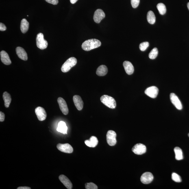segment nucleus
I'll return each mask as SVG.
<instances>
[{"label":"nucleus","mask_w":189,"mask_h":189,"mask_svg":"<svg viewBox=\"0 0 189 189\" xmlns=\"http://www.w3.org/2000/svg\"><path fill=\"white\" fill-rule=\"evenodd\" d=\"M158 51L157 48H154L149 54V57L151 59H154L158 55Z\"/></svg>","instance_id":"obj_27"},{"label":"nucleus","mask_w":189,"mask_h":189,"mask_svg":"<svg viewBox=\"0 0 189 189\" xmlns=\"http://www.w3.org/2000/svg\"><path fill=\"white\" fill-rule=\"evenodd\" d=\"M1 62L4 64L9 65L11 64L10 57L6 52L2 51L1 52Z\"/></svg>","instance_id":"obj_18"},{"label":"nucleus","mask_w":189,"mask_h":189,"mask_svg":"<svg viewBox=\"0 0 189 189\" xmlns=\"http://www.w3.org/2000/svg\"><path fill=\"white\" fill-rule=\"evenodd\" d=\"M77 59L75 57H70L62 65L61 68L62 71L64 73L67 72L77 64Z\"/></svg>","instance_id":"obj_3"},{"label":"nucleus","mask_w":189,"mask_h":189,"mask_svg":"<svg viewBox=\"0 0 189 189\" xmlns=\"http://www.w3.org/2000/svg\"><path fill=\"white\" fill-rule=\"evenodd\" d=\"M70 3L72 4H74L78 0H70Z\"/></svg>","instance_id":"obj_36"},{"label":"nucleus","mask_w":189,"mask_h":189,"mask_svg":"<svg viewBox=\"0 0 189 189\" xmlns=\"http://www.w3.org/2000/svg\"><path fill=\"white\" fill-rule=\"evenodd\" d=\"M67 126L64 122L60 121L59 122L57 129V130L58 132L62 133L63 134H66L67 133Z\"/></svg>","instance_id":"obj_20"},{"label":"nucleus","mask_w":189,"mask_h":189,"mask_svg":"<svg viewBox=\"0 0 189 189\" xmlns=\"http://www.w3.org/2000/svg\"><path fill=\"white\" fill-rule=\"evenodd\" d=\"M59 179L64 186L68 189H71L73 188V185L68 178L64 175L59 176Z\"/></svg>","instance_id":"obj_15"},{"label":"nucleus","mask_w":189,"mask_h":189,"mask_svg":"<svg viewBox=\"0 0 189 189\" xmlns=\"http://www.w3.org/2000/svg\"><path fill=\"white\" fill-rule=\"evenodd\" d=\"M188 136H189V133H188Z\"/></svg>","instance_id":"obj_38"},{"label":"nucleus","mask_w":189,"mask_h":189,"mask_svg":"<svg viewBox=\"0 0 189 189\" xmlns=\"http://www.w3.org/2000/svg\"><path fill=\"white\" fill-rule=\"evenodd\" d=\"M104 12L100 9H98L94 13L93 19L95 23L99 24L105 17Z\"/></svg>","instance_id":"obj_11"},{"label":"nucleus","mask_w":189,"mask_h":189,"mask_svg":"<svg viewBox=\"0 0 189 189\" xmlns=\"http://www.w3.org/2000/svg\"><path fill=\"white\" fill-rule=\"evenodd\" d=\"M36 44L37 47L41 49H46L48 46L47 41L44 39V35L42 33H39L37 35Z\"/></svg>","instance_id":"obj_4"},{"label":"nucleus","mask_w":189,"mask_h":189,"mask_svg":"<svg viewBox=\"0 0 189 189\" xmlns=\"http://www.w3.org/2000/svg\"><path fill=\"white\" fill-rule=\"evenodd\" d=\"M174 152L175 153V158L176 160H180L183 159V152L180 148L178 147H175L174 149Z\"/></svg>","instance_id":"obj_24"},{"label":"nucleus","mask_w":189,"mask_h":189,"mask_svg":"<svg viewBox=\"0 0 189 189\" xmlns=\"http://www.w3.org/2000/svg\"><path fill=\"white\" fill-rule=\"evenodd\" d=\"M153 179V176L150 172H146L144 173L140 178V180L144 184H147L152 182Z\"/></svg>","instance_id":"obj_12"},{"label":"nucleus","mask_w":189,"mask_h":189,"mask_svg":"<svg viewBox=\"0 0 189 189\" xmlns=\"http://www.w3.org/2000/svg\"><path fill=\"white\" fill-rule=\"evenodd\" d=\"M187 6H188V10H189V3H188V4H187Z\"/></svg>","instance_id":"obj_37"},{"label":"nucleus","mask_w":189,"mask_h":189,"mask_svg":"<svg viewBox=\"0 0 189 189\" xmlns=\"http://www.w3.org/2000/svg\"><path fill=\"white\" fill-rule=\"evenodd\" d=\"M35 113L38 119L40 121H43L47 117V114L44 109L42 107H39L35 109Z\"/></svg>","instance_id":"obj_9"},{"label":"nucleus","mask_w":189,"mask_h":189,"mask_svg":"<svg viewBox=\"0 0 189 189\" xmlns=\"http://www.w3.org/2000/svg\"><path fill=\"white\" fill-rule=\"evenodd\" d=\"M170 99L171 102L178 110L182 109L183 106L178 96L175 93H172L170 94Z\"/></svg>","instance_id":"obj_7"},{"label":"nucleus","mask_w":189,"mask_h":189,"mask_svg":"<svg viewBox=\"0 0 189 189\" xmlns=\"http://www.w3.org/2000/svg\"><path fill=\"white\" fill-rule=\"evenodd\" d=\"M101 44V42L99 40L94 39H90L83 42L82 48L85 51H90L100 47Z\"/></svg>","instance_id":"obj_1"},{"label":"nucleus","mask_w":189,"mask_h":189,"mask_svg":"<svg viewBox=\"0 0 189 189\" xmlns=\"http://www.w3.org/2000/svg\"><path fill=\"white\" fill-rule=\"evenodd\" d=\"M73 100L74 103L78 110H81L83 109V102L80 96L75 95L73 96Z\"/></svg>","instance_id":"obj_14"},{"label":"nucleus","mask_w":189,"mask_h":189,"mask_svg":"<svg viewBox=\"0 0 189 189\" xmlns=\"http://www.w3.org/2000/svg\"><path fill=\"white\" fill-rule=\"evenodd\" d=\"M5 114L4 113L1 112H0V121L3 122L5 120Z\"/></svg>","instance_id":"obj_34"},{"label":"nucleus","mask_w":189,"mask_h":189,"mask_svg":"<svg viewBox=\"0 0 189 189\" xmlns=\"http://www.w3.org/2000/svg\"><path fill=\"white\" fill-rule=\"evenodd\" d=\"M57 148L59 151L66 153H71L73 151V147L69 144L68 143L59 144L57 145Z\"/></svg>","instance_id":"obj_8"},{"label":"nucleus","mask_w":189,"mask_h":189,"mask_svg":"<svg viewBox=\"0 0 189 189\" xmlns=\"http://www.w3.org/2000/svg\"><path fill=\"white\" fill-rule=\"evenodd\" d=\"M16 52L18 56L21 60L26 61L28 59L27 54L23 48L18 47L16 48Z\"/></svg>","instance_id":"obj_16"},{"label":"nucleus","mask_w":189,"mask_h":189,"mask_svg":"<svg viewBox=\"0 0 189 189\" xmlns=\"http://www.w3.org/2000/svg\"><path fill=\"white\" fill-rule=\"evenodd\" d=\"M85 143L89 147H95L98 143V139L95 136H92L89 140H85Z\"/></svg>","instance_id":"obj_19"},{"label":"nucleus","mask_w":189,"mask_h":189,"mask_svg":"<svg viewBox=\"0 0 189 189\" xmlns=\"http://www.w3.org/2000/svg\"><path fill=\"white\" fill-rule=\"evenodd\" d=\"M132 150L133 152L135 154L141 155L146 152V146L144 144L138 143L133 146Z\"/></svg>","instance_id":"obj_6"},{"label":"nucleus","mask_w":189,"mask_h":189,"mask_svg":"<svg viewBox=\"0 0 189 189\" xmlns=\"http://www.w3.org/2000/svg\"><path fill=\"white\" fill-rule=\"evenodd\" d=\"M101 101L105 106L110 109L115 108L116 103L114 98L107 95H103L101 97Z\"/></svg>","instance_id":"obj_2"},{"label":"nucleus","mask_w":189,"mask_h":189,"mask_svg":"<svg viewBox=\"0 0 189 189\" xmlns=\"http://www.w3.org/2000/svg\"><path fill=\"white\" fill-rule=\"evenodd\" d=\"M123 66L125 71L127 74H132L134 71V67L131 63L129 61H125L123 62Z\"/></svg>","instance_id":"obj_17"},{"label":"nucleus","mask_w":189,"mask_h":189,"mask_svg":"<svg viewBox=\"0 0 189 189\" xmlns=\"http://www.w3.org/2000/svg\"><path fill=\"white\" fill-rule=\"evenodd\" d=\"M108 72V69L106 66L102 65L98 68L96 73L99 76H104L106 75Z\"/></svg>","instance_id":"obj_21"},{"label":"nucleus","mask_w":189,"mask_h":189,"mask_svg":"<svg viewBox=\"0 0 189 189\" xmlns=\"http://www.w3.org/2000/svg\"><path fill=\"white\" fill-rule=\"evenodd\" d=\"M57 102L62 113L64 115H67L69 112V110L65 101L62 97H60L57 99Z\"/></svg>","instance_id":"obj_13"},{"label":"nucleus","mask_w":189,"mask_h":189,"mask_svg":"<svg viewBox=\"0 0 189 189\" xmlns=\"http://www.w3.org/2000/svg\"><path fill=\"white\" fill-rule=\"evenodd\" d=\"M158 92V89L157 87L151 86L146 89L145 93L150 97L154 99L157 97Z\"/></svg>","instance_id":"obj_10"},{"label":"nucleus","mask_w":189,"mask_h":189,"mask_svg":"<svg viewBox=\"0 0 189 189\" xmlns=\"http://www.w3.org/2000/svg\"><path fill=\"white\" fill-rule=\"evenodd\" d=\"M147 19L148 22L151 24H153L155 23V16L154 14L152 11H150L148 12Z\"/></svg>","instance_id":"obj_25"},{"label":"nucleus","mask_w":189,"mask_h":189,"mask_svg":"<svg viewBox=\"0 0 189 189\" xmlns=\"http://www.w3.org/2000/svg\"><path fill=\"white\" fill-rule=\"evenodd\" d=\"M116 136V133L114 131L109 130L107 131L106 137L107 143L108 145L111 146L116 145L117 142Z\"/></svg>","instance_id":"obj_5"},{"label":"nucleus","mask_w":189,"mask_h":189,"mask_svg":"<svg viewBox=\"0 0 189 189\" xmlns=\"http://www.w3.org/2000/svg\"><path fill=\"white\" fill-rule=\"evenodd\" d=\"M6 26L2 23H0V30L1 31L6 30Z\"/></svg>","instance_id":"obj_33"},{"label":"nucleus","mask_w":189,"mask_h":189,"mask_svg":"<svg viewBox=\"0 0 189 189\" xmlns=\"http://www.w3.org/2000/svg\"><path fill=\"white\" fill-rule=\"evenodd\" d=\"M172 180L175 181V182L180 183L182 181V179H181L180 176L175 173L172 174Z\"/></svg>","instance_id":"obj_28"},{"label":"nucleus","mask_w":189,"mask_h":189,"mask_svg":"<svg viewBox=\"0 0 189 189\" xmlns=\"http://www.w3.org/2000/svg\"><path fill=\"white\" fill-rule=\"evenodd\" d=\"M131 4L133 8H136L138 6L140 0H131Z\"/></svg>","instance_id":"obj_31"},{"label":"nucleus","mask_w":189,"mask_h":189,"mask_svg":"<svg viewBox=\"0 0 189 189\" xmlns=\"http://www.w3.org/2000/svg\"><path fill=\"white\" fill-rule=\"evenodd\" d=\"M3 97L4 101L5 107H8L10 106L11 101V98L10 94L7 92H4Z\"/></svg>","instance_id":"obj_23"},{"label":"nucleus","mask_w":189,"mask_h":189,"mask_svg":"<svg viewBox=\"0 0 189 189\" xmlns=\"http://www.w3.org/2000/svg\"><path fill=\"white\" fill-rule=\"evenodd\" d=\"M31 188L28 187H18L17 189H31Z\"/></svg>","instance_id":"obj_35"},{"label":"nucleus","mask_w":189,"mask_h":189,"mask_svg":"<svg viewBox=\"0 0 189 189\" xmlns=\"http://www.w3.org/2000/svg\"><path fill=\"white\" fill-rule=\"evenodd\" d=\"M47 2L51 4L54 5H56L58 4V0H45Z\"/></svg>","instance_id":"obj_32"},{"label":"nucleus","mask_w":189,"mask_h":189,"mask_svg":"<svg viewBox=\"0 0 189 189\" xmlns=\"http://www.w3.org/2000/svg\"><path fill=\"white\" fill-rule=\"evenodd\" d=\"M29 23L26 19H23L22 20L20 25V29L22 33H25L28 30Z\"/></svg>","instance_id":"obj_22"},{"label":"nucleus","mask_w":189,"mask_h":189,"mask_svg":"<svg viewBox=\"0 0 189 189\" xmlns=\"http://www.w3.org/2000/svg\"><path fill=\"white\" fill-rule=\"evenodd\" d=\"M157 7L159 14L161 15H164L165 14L166 11V7L164 4L159 3L157 5Z\"/></svg>","instance_id":"obj_26"},{"label":"nucleus","mask_w":189,"mask_h":189,"mask_svg":"<svg viewBox=\"0 0 189 189\" xmlns=\"http://www.w3.org/2000/svg\"><path fill=\"white\" fill-rule=\"evenodd\" d=\"M149 43L148 42H145L141 43L140 45V49L142 51H144L149 47Z\"/></svg>","instance_id":"obj_29"},{"label":"nucleus","mask_w":189,"mask_h":189,"mask_svg":"<svg viewBox=\"0 0 189 189\" xmlns=\"http://www.w3.org/2000/svg\"><path fill=\"white\" fill-rule=\"evenodd\" d=\"M86 189H97L98 187L96 185L92 183H87L85 184Z\"/></svg>","instance_id":"obj_30"}]
</instances>
